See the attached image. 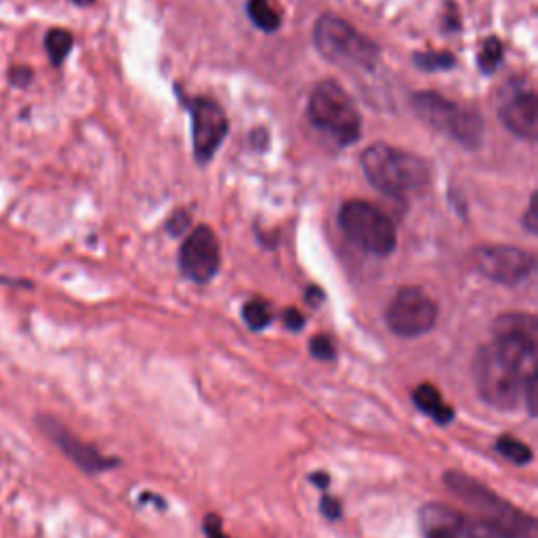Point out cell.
<instances>
[{
  "mask_svg": "<svg viewBox=\"0 0 538 538\" xmlns=\"http://www.w3.org/2000/svg\"><path fill=\"white\" fill-rule=\"evenodd\" d=\"M40 429H43L47 436L64 450L66 457L78 465L82 471L87 473H101L110 467L116 465L114 459H106L103 454H99L93 446L85 444L82 440H78L72 431H68L64 425L55 419L49 417H40Z\"/></svg>",
  "mask_w": 538,
  "mask_h": 538,
  "instance_id": "obj_13",
  "label": "cell"
},
{
  "mask_svg": "<svg viewBox=\"0 0 538 538\" xmlns=\"http://www.w3.org/2000/svg\"><path fill=\"white\" fill-rule=\"evenodd\" d=\"M284 324H286V328H291V330H301L305 324V318L297 312V309H286Z\"/></svg>",
  "mask_w": 538,
  "mask_h": 538,
  "instance_id": "obj_28",
  "label": "cell"
},
{
  "mask_svg": "<svg viewBox=\"0 0 538 538\" xmlns=\"http://www.w3.org/2000/svg\"><path fill=\"white\" fill-rule=\"evenodd\" d=\"M204 532L209 538H225L223 530H221V520L215 515H209L206 517V522H204Z\"/></svg>",
  "mask_w": 538,
  "mask_h": 538,
  "instance_id": "obj_26",
  "label": "cell"
},
{
  "mask_svg": "<svg viewBox=\"0 0 538 538\" xmlns=\"http://www.w3.org/2000/svg\"><path fill=\"white\" fill-rule=\"evenodd\" d=\"M461 538H511V536L499 526L484 522V520H480V517L467 515V522H465Z\"/></svg>",
  "mask_w": 538,
  "mask_h": 538,
  "instance_id": "obj_20",
  "label": "cell"
},
{
  "mask_svg": "<svg viewBox=\"0 0 538 538\" xmlns=\"http://www.w3.org/2000/svg\"><path fill=\"white\" fill-rule=\"evenodd\" d=\"M318 51L335 64L370 70L379 61V47L337 15H322L314 30Z\"/></svg>",
  "mask_w": 538,
  "mask_h": 538,
  "instance_id": "obj_7",
  "label": "cell"
},
{
  "mask_svg": "<svg viewBox=\"0 0 538 538\" xmlns=\"http://www.w3.org/2000/svg\"><path fill=\"white\" fill-rule=\"evenodd\" d=\"M501 59H503V45L499 38H486L482 43V49H480V57H478V64H480V70L484 74H492L496 68L501 66Z\"/></svg>",
  "mask_w": 538,
  "mask_h": 538,
  "instance_id": "obj_21",
  "label": "cell"
},
{
  "mask_svg": "<svg viewBox=\"0 0 538 538\" xmlns=\"http://www.w3.org/2000/svg\"><path fill=\"white\" fill-rule=\"evenodd\" d=\"M188 225H190V215L185 213V211H177V213L171 217V221L167 223V230H169L173 236H179V234L185 232V227H188Z\"/></svg>",
  "mask_w": 538,
  "mask_h": 538,
  "instance_id": "obj_24",
  "label": "cell"
},
{
  "mask_svg": "<svg viewBox=\"0 0 538 538\" xmlns=\"http://www.w3.org/2000/svg\"><path fill=\"white\" fill-rule=\"evenodd\" d=\"M415 404H417L419 410H423L425 415L431 417L436 423L444 425V423L452 421V417H454V410L444 402L442 393L433 385H429V383L417 387Z\"/></svg>",
  "mask_w": 538,
  "mask_h": 538,
  "instance_id": "obj_15",
  "label": "cell"
},
{
  "mask_svg": "<svg viewBox=\"0 0 538 538\" xmlns=\"http://www.w3.org/2000/svg\"><path fill=\"white\" fill-rule=\"evenodd\" d=\"M248 17L263 32H276L282 24V11L276 0H251L248 3Z\"/></svg>",
  "mask_w": 538,
  "mask_h": 538,
  "instance_id": "obj_16",
  "label": "cell"
},
{
  "mask_svg": "<svg viewBox=\"0 0 538 538\" xmlns=\"http://www.w3.org/2000/svg\"><path fill=\"white\" fill-rule=\"evenodd\" d=\"M496 450H499L503 457L515 465H528L532 461V450L524 442H517L511 436H503L496 442Z\"/></svg>",
  "mask_w": 538,
  "mask_h": 538,
  "instance_id": "obj_18",
  "label": "cell"
},
{
  "mask_svg": "<svg viewBox=\"0 0 538 538\" xmlns=\"http://www.w3.org/2000/svg\"><path fill=\"white\" fill-rule=\"evenodd\" d=\"M320 509L328 517V520H339V517H341V505H339V501L330 499V496H324Z\"/></svg>",
  "mask_w": 538,
  "mask_h": 538,
  "instance_id": "obj_25",
  "label": "cell"
},
{
  "mask_svg": "<svg viewBox=\"0 0 538 538\" xmlns=\"http://www.w3.org/2000/svg\"><path fill=\"white\" fill-rule=\"evenodd\" d=\"M9 78H11L13 85H17V87H26L28 82L32 80V70H30V68H13V70L9 72Z\"/></svg>",
  "mask_w": 538,
  "mask_h": 538,
  "instance_id": "obj_27",
  "label": "cell"
},
{
  "mask_svg": "<svg viewBox=\"0 0 538 538\" xmlns=\"http://www.w3.org/2000/svg\"><path fill=\"white\" fill-rule=\"evenodd\" d=\"M192 114L194 154L200 164L209 162L227 135V116L219 103L206 97L185 101Z\"/></svg>",
  "mask_w": 538,
  "mask_h": 538,
  "instance_id": "obj_10",
  "label": "cell"
},
{
  "mask_svg": "<svg viewBox=\"0 0 538 538\" xmlns=\"http://www.w3.org/2000/svg\"><path fill=\"white\" fill-rule=\"evenodd\" d=\"M312 480H314L320 488H326V486H328V475H326V473H316V475H312Z\"/></svg>",
  "mask_w": 538,
  "mask_h": 538,
  "instance_id": "obj_31",
  "label": "cell"
},
{
  "mask_svg": "<svg viewBox=\"0 0 538 538\" xmlns=\"http://www.w3.org/2000/svg\"><path fill=\"white\" fill-rule=\"evenodd\" d=\"M74 3H76V5H80V7H87V5L95 3V0H74Z\"/></svg>",
  "mask_w": 538,
  "mask_h": 538,
  "instance_id": "obj_32",
  "label": "cell"
},
{
  "mask_svg": "<svg viewBox=\"0 0 538 538\" xmlns=\"http://www.w3.org/2000/svg\"><path fill=\"white\" fill-rule=\"evenodd\" d=\"M412 108H415L417 116L425 120L429 127L461 143L463 148L475 150L482 146L484 120L475 110H467L436 91L415 93Z\"/></svg>",
  "mask_w": 538,
  "mask_h": 538,
  "instance_id": "obj_4",
  "label": "cell"
},
{
  "mask_svg": "<svg viewBox=\"0 0 538 538\" xmlns=\"http://www.w3.org/2000/svg\"><path fill=\"white\" fill-rule=\"evenodd\" d=\"M219 259V240L209 225L196 227V230L185 238L179 253L183 276L198 284L209 282L219 272Z\"/></svg>",
  "mask_w": 538,
  "mask_h": 538,
  "instance_id": "obj_11",
  "label": "cell"
},
{
  "mask_svg": "<svg viewBox=\"0 0 538 538\" xmlns=\"http://www.w3.org/2000/svg\"><path fill=\"white\" fill-rule=\"evenodd\" d=\"M415 64L427 72H438V70H448L454 64H457V59L450 53H421L415 55Z\"/></svg>",
  "mask_w": 538,
  "mask_h": 538,
  "instance_id": "obj_22",
  "label": "cell"
},
{
  "mask_svg": "<svg viewBox=\"0 0 538 538\" xmlns=\"http://www.w3.org/2000/svg\"><path fill=\"white\" fill-rule=\"evenodd\" d=\"M309 351H312V356L316 360H322V362H330L337 356L333 341H330L326 335H316L312 341H309Z\"/></svg>",
  "mask_w": 538,
  "mask_h": 538,
  "instance_id": "obj_23",
  "label": "cell"
},
{
  "mask_svg": "<svg viewBox=\"0 0 538 538\" xmlns=\"http://www.w3.org/2000/svg\"><path fill=\"white\" fill-rule=\"evenodd\" d=\"M475 385L486 404L499 410H515L524 402V389L536 381V370H526L484 345L473 362Z\"/></svg>",
  "mask_w": 538,
  "mask_h": 538,
  "instance_id": "obj_3",
  "label": "cell"
},
{
  "mask_svg": "<svg viewBox=\"0 0 538 538\" xmlns=\"http://www.w3.org/2000/svg\"><path fill=\"white\" fill-rule=\"evenodd\" d=\"M307 301L312 303V305H316L318 301H322V291H320V288H309V291H307Z\"/></svg>",
  "mask_w": 538,
  "mask_h": 538,
  "instance_id": "obj_30",
  "label": "cell"
},
{
  "mask_svg": "<svg viewBox=\"0 0 538 538\" xmlns=\"http://www.w3.org/2000/svg\"><path fill=\"white\" fill-rule=\"evenodd\" d=\"M362 169L370 185L389 196H404L425 188L431 171L429 164L417 156L387 143H375L362 154Z\"/></svg>",
  "mask_w": 538,
  "mask_h": 538,
  "instance_id": "obj_1",
  "label": "cell"
},
{
  "mask_svg": "<svg viewBox=\"0 0 538 538\" xmlns=\"http://www.w3.org/2000/svg\"><path fill=\"white\" fill-rule=\"evenodd\" d=\"M307 118L316 129L333 137L339 146H351L360 139L362 120L347 91L335 80H324L307 103Z\"/></svg>",
  "mask_w": 538,
  "mask_h": 538,
  "instance_id": "obj_5",
  "label": "cell"
},
{
  "mask_svg": "<svg viewBox=\"0 0 538 538\" xmlns=\"http://www.w3.org/2000/svg\"><path fill=\"white\" fill-rule=\"evenodd\" d=\"M242 316L246 326L251 330H263L269 322H272V312H269V305L261 299L248 301L242 309Z\"/></svg>",
  "mask_w": 538,
  "mask_h": 538,
  "instance_id": "obj_19",
  "label": "cell"
},
{
  "mask_svg": "<svg viewBox=\"0 0 538 538\" xmlns=\"http://www.w3.org/2000/svg\"><path fill=\"white\" fill-rule=\"evenodd\" d=\"M536 215H538V211H536V196H532L530 206H528V213H526V217H524V223H526V227H528V232H532V234H536V230H538Z\"/></svg>",
  "mask_w": 538,
  "mask_h": 538,
  "instance_id": "obj_29",
  "label": "cell"
},
{
  "mask_svg": "<svg viewBox=\"0 0 538 538\" xmlns=\"http://www.w3.org/2000/svg\"><path fill=\"white\" fill-rule=\"evenodd\" d=\"M469 259L475 272L507 286L522 284L534 272V257L515 246H478Z\"/></svg>",
  "mask_w": 538,
  "mask_h": 538,
  "instance_id": "obj_9",
  "label": "cell"
},
{
  "mask_svg": "<svg viewBox=\"0 0 538 538\" xmlns=\"http://www.w3.org/2000/svg\"><path fill=\"white\" fill-rule=\"evenodd\" d=\"M444 482L448 490L475 513L473 517H480L484 522L503 528L511 538H536L534 517L515 509L478 480L469 478L461 471H448L444 475Z\"/></svg>",
  "mask_w": 538,
  "mask_h": 538,
  "instance_id": "obj_2",
  "label": "cell"
},
{
  "mask_svg": "<svg viewBox=\"0 0 538 538\" xmlns=\"http://www.w3.org/2000/svg\"><path fill=\"white\" fill-rule=\"evenodd\" d=\"M339 227L351 244L370 255L387 257L396 251V227L383 211L366 200L345 202L339 211Z\"/></svg>",
  "mask_w": 538,
  "mask_h": 538,
  "instance_id": "obj_6",
  "label": "cell"
},
{
  "mask_svg": "<svg viewBox=\"0 0 538 538\" xmlns=\"http://www.w3.org/2000/svg\"><path fill=\"white\" fill-rule=\"evenodd\" d=\"M72 45H74V38H72V34L68 30L55 28V30H51L47 34V51H49L53 66L64 64V59L72 51Z\"/></svg>",
  "mask_w": 538,
  "mask_h": 538,
  "instance_id": "obj_17",
  "label": "cell"
},
{
  "mask_svg": "<svg viewBox=\"0 0 538 538\" xmlns=\"http://www.w3.org/2000/svg\"><path fill=\"white\" fill-rule=\"evenodd\" d=\"M467 515L444 503H429L419 513V524L425 538H461Z\"/></svg>",
  "mask_w": 538,
  "mask_h": 538,
  "instance_id": "obj_14",
  "label": "cell"
},
{
  "mask_svg": "<svg viewBox=\"0 0 538 538\" xmlns=\"http://www.w3.org/2000/svg\"><path fill=\"white\" fill-rule=\"evenodd\" d=\"M391 333L404 339L427 335L438 322V305L417 286H406L398 291L385 314Z\"/></svg>",
  "mask_w": 538,
  "mask_h": 538,
  "instance_id": "obj_8",
  "label": "cell"
},
{
  "mask_svg": "<svg viewBox=\"0 0 538 538\" xmlns=\"http://www.w3.org/2000/svg\"><path fill=\"white\" fill-rule=\"evenodd\" d=\"M499 118L503 127L513 135L536 141L538 135V99L532 89L524 85L515 91H507L503 95V103L499 108Z\"/></svg>",
  "mask_w": 538,
  "mask_h": 538,
  "instance_id": "obj_12",
  "label": "cell"
}]
</instances>
